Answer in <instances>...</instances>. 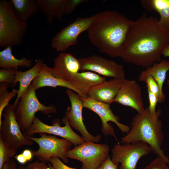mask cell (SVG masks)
<instances>
[{
	"mask_svg": "<svg viewBox=\"0 0 169 169\" xmlns=\"http://www.w3.org/2000/svg\"><path fill=\"white\" fill-rule=\"evenodd\" d=\"M169 43V34L159 26L158 19L144 13L132 21L120 57L146 68L162 60V52Z\"/></svg>",
	"mask_w": 169,
	"mask_h": 169,
	"instance_id": "1",
	"label": "cell"
},
{
	"mask_svg": "<svg viewBox=\"0 0 169 169\" xmlns=\"http://www.w3.org/2000/svg\"><path fill=\"white\" fill-rule=\"evenodd\" d=\"M94 16L87 31L90 42L100 52L120 57L132 21L114 10L102 11Z\"/></svg>",
	"mask_w": 169,
	"mask_h": 169,
	"instance_id": "2",
	"label": "cell"
},
{
	"mask_svg": "<svg viewBox=\"0 0 169 169\" xmlns=\"http://www.w3.org/2000/svg\"><path fill=\"white\" fill-rule=\"evenodd\" d=\"M161 114L159 109L155 115L152 114L148 107L142 113L136 115L132 118L129 132L121 138L120 143L144 142L151 147L154 154L169 164V158L161 148L164 137L162 122L159 119Z\"/></svg>",
	"mask_w": 169,
	"mask_h": 169,
	"instance_id": "3",
	"label": "cell"
},
{
	"mask_svg": "<svg viewBox=\"0 0 169 169\" xmlns=\"http://www.w3.org/2000/svg\"><path fill=\"white\" fill-rule=\"evenodd\" d=\"M28 30L26 21L20 18L10 1H0V47L22 44Z\"/></svg>",
	"mask_w": 169,
	"mask_h": 169,
	"instance_id": "4",
	"label": "cell"
},
{
	"mask_svg": "<svg viewBox=\"0 0 169 169\" xmlns=\"http://www.w3.org/2000/svg\"><path fill=\"white\" fill-rule=\"evenodd\" d=\"M35 91L31 84L21 97L15 109L16 117L22 131L25 132L32 125L37 112L49 115L57 112L54 105L47 106L41 103Z\"/></svg>",
	"mask_w": 169,
	"mask_h": 169,
	"instance_id": "5",
	"label": "cell"
},
{
	"mask_svg": "<svg viewBox=\"0 0 169 169\" xmlns=\"http://www.w3.org/2000/svg\"><path fill=\"white\" fill-rule=\"evenodd\" d=\"M38 137L27 136L35 142L39 146L36 151H32L33 156L40 161L46 163L51 157H56L61 159L64 162L67 163L66 154L73 144L65 139H59L45 133H39Z\"/></svg>",
	"mask_w": 169,
	"mask_h": 169,
	"instance_id": "6",
	"label": "cell"
},
{
	"mask_svg": "<svg viewBox=\"0 0 169 169\" xmlns=\"http://www.w3.org/2000/svg\"><path fill=\"white\" fill-rule=\"evenodd\" d=\"M95 142H85L80 145L75 146L68 152L67 157L81 162V169H95L109 156L110 148L106 144Z\"/></svg>",
	"mask_w": 169,
	"mask_h": 169,
	"instance_id": "7",
	"label": "cell"
},
{
	"mask_svg": "<svg viewBox=\"0 0 169 169\" xmlns=\"http://www.w3.org/2000/svg\"><path fill=\"white\" fill-rule=\"evenodd\" d=\"M3 112L4 120L0 126V137L9 146L16 151L23 146H32L33 141L22 133L13 104L9 103Z\"/></svg>",
	"mask_w": 169,
	"mask_h": 169,
	"instance_id": "8",
	"label": "cell"
},
{
	"mask_svg": "<svg viewBox=\"0 0 169 169\" xmlns=\"http://www.w3.org/2000/svg\"><path fill=\"white\" fill-rule=\"evenodd\" d=\"M151 151V147L146 143L139 141L135 143H118L111 150V160L120 165L118 169H136L139 159Z\"/></svg>",
	"mask_w": 169,
	"mask_h": 169,
	"instance_id": "9",
	"label": "cell"
},
{
	"mask_svg": "<svg viewBox=\"0 0 169 169\" xmlns=\"http://www.w3.org/2000/svg\"><path fill=\"white\" fill-rule=\"evenodd\" d=\"M94 17V15L88 17H78L63 28L52 38L51 47L61 52L66 50L70 47L77 44L79 36L82 32L87 31Z\"/></svg>",
	"mask_w": 169,
	"mask_h": 169,
	"instance_id": "10",
	"label": "cell"
},
{
	"mask_svg": "<svg viewBox=\"0 0 169 169\" xmlns=\"http://www.w3.org/2000/svg\"><path fill=\"white\" fill-rule=\"evenodd\" d=\"M80 98L83 102L84 107L93 111L100 117L102 122L101 130L104 135L111 136L118 141L114 129L111 124L108 123L109 121L115 123L123 133L127 134L129 132L130 127L120 122L119 117L113 113L109 104L88 97L80 96Z\"/></svg>",
	"mask_w": 169,
	"mask_h": 169,
	"instance_id": "11",
	"label": "cell"
},
{
	"mask_svg": "<svg viewBox=\"0 0 169 169\" xmlns=\"http://www.w3.org/2000/svg\"><path fill=\"white\" fill-rule=\"evenodd\" d=\"M80 71H90L104 77L125 79L123 65L95 54L79 59Z\"/></svg>",
	"mask_w": 169,
	"mask_h": 169,
	"instance_id": "12",
	"label": "cell"
},
{
	"mask_svg": "<svg viewBox=\"0 0 169 169\" xmlns=\"http://www.w3.org/2000/svg\"><path fill=\"white\" fill-rule=\"evenodd\" d=\"M66 93L70 100L71 106L67 109L64 117L71 127L80 132L85 142H99L101 136L100 135L94 136L90 134L83 123L82 116L83 104L80 96L70 89H67Z\"/></svg>",
	"mask_w": 169,
	"mask_h": 169,
	"instance_id": "13",
	"label": "cell"
},
{
	"mask_svg": "<svg viewBox=\"0 0 169 169\" xmlns=\"http://www.w3.org/2000/svg\"><path fill=\"white\" fill-rule=\"evenodd\" d=\"M62 121L64 126H61L57 123L49 125L42 122L35 116L33 123L24 134L32 136L36 133H45L60 136L71 141L75 146L80 145L85 142L82 137L78 135L72 130L68 121L64 117Z\"/></svg>",
	"mask_w": 169,
	"mask_h": 169,
	"instance_id": "14",
	"label": "cell"
},
{
	"mask_svg": "<svg viewBox=\"0 0 169 169\" xmlns=\"http://www.w3.org/2000/svg\"><path fill=\"white\" fill-rule=\"evenodd\" d=\"M46 68L54 77L70 83L79 72L80 65L79 59L72 54L61 52L54 59L53 67L46 65Z\"/></svg>",
	"mask_w": 169,
	"mask_h": 169,
	"instance_id": "15",
	"label": "cell"
},
{
	"mask_svg": "<svg viewBox=\"0 0 169 169\" xmlns=\"http://www.w3.org/2000/svg\"><path fill=\"white\" fill-rule=\"evenodd\" d=\"M114 102L131 107L139 114L145 110L141 87L135 80L125 79Z\"/></svg>",
	"mask_w": 169,
	"mask_h": 169,
	"instance_id": "16",
	"label": "cell"
},
{
	"mask_svg": "<svg viewBox=\"0 0 169 169\" xmlns=\"http://www.w3.org/2000/svg\"><path fill=\"white\" fill-rule=\"evenodd\" d=\"M125 79L113 78L95 86L90 90L87 96L110 105L114 102Z\"/></svg>",
	"mask_w": 169,
	"mask_h": 169,
	"instance_id": "17",
	"label": "cell"
},
{
	"mask_svg": "<svg viewBox=\"0 0 169 169\" xmlns=\"http://www.w3.org/2000/svg\"><path fill=\"white\" fill-rule=\"evenodd\" d=\"M169 71V60L162 59L152 65L147 67L140 73L138 80L144 82L147 77L152 76L157 83L160 90V96L158 102L162 103L165 100V95L163 92V87L166 79V73Z\"/></svg>",
	"mask_w": 169,
	"mask_h": 169,
	"instance_id": "18",
	"label": "cell"
},
{
	"mask_svg": "<svg viewBox=\"0 0 169 169\" xmlns=\"http://www.w3.org/2000/svg\"><path fill=\"white\" fill-rule=\"evenodd\" d=\"M39 10L51 24L54 19L61 20L63 17L68 14L69 0H36Z\"/></svg>",
	"mask_w": 169,
	"mask_h": 169,
	"instance_id": "19",
	"label": "cell"
},
{
	"mask_svg": "<svg viewBox=\"0 0 169 169\" xmlns=\"http://www.w3.org/2000/svg\"><path fill=\"white\" fill-rule=\"evenodd\" d=\"M43 61L39 60L30 69L25 71L17 70L12 87H14L18 82L19 86L17 97L13 105L15 109L19 100L24 93L26 91L31 82L39 74L43 64Z\"/></svg>",
	"mask_w": 169,
	"mask_h": 169,
	"instance_id": "20",
	"label": "cell"
},
{
	"mask_svg": "<svg viewBox=\"0 0 169 169\" xmlns=\"http://www.w3.org/2000/svg\"><path fill=\"white\" fill-rule=\"evenodd\" d=\"M46 66L45 64H43L40 73L31 83L36 90L45 87L56 88L60 86L73 90L81 97H86L81 92L70 83L57 78L52 75L47 70Z\"/></svg>",
	"mask_w": 169,
	"mask_h": 169,
	"instance_id": "21",
	"label": "cell"
},
{
	"mask_svg": "<svg viewBox=\"0 0 169 169\" xmlns=\"http://www.w3.org/2000/svg\"><path fill=\"white\" fill-rule=\"evenodd\" d=\"M106 81L105 77L90 71L79 72L70 83L81 92L86 97L93 87Z\"/></svg>",
	"mask_w": 169,
	"mask_h": 169,
	"instance_id": "22",
	"label": "cell"
},
{
	"mask_svg": "<svg viewBox=\"0 0 169 169\" xmlns=\"http://www.w3.org/2000/svg\"><path fill=\"white\" fill-rule=\"evenodd\" d=\"M141 2L146 9L155 11L159 14L158 24L169 34V0H144Z\"/></svg>",
	"mask_w": 169,
	"mask_h": 169,
	"instance_id": "23",
	"label": "cell"
},
{
	"mask_svg": "<svg viewBox=\"0 0 169 169\" xmlns=\"http://www.w3.org/2000/svg\"><path fill=\"white\" fill-rule=\"evenodd\" d=\"M33 61L25 57L16 58L12 54V47L8 46L0 52V67L5 69H18V67L30 68L32 66Z\"/></svg>",
	"mask_w": 169,
	"mask_h": 169,
	"instance_id": "24",
	"label": "cell"
},
{
	"mask_svg": "<svg viewBox=\"0 0 169 169\" xmlns=\"http://www.w3.org/2000/svg\"><path fill=\"white\" fill-rule=\"evenodd\" d=\"M19 17L27 21L34 16L39 10L36 0H10Z\"/></svg>",
	"mask_w": 169,
	"mask_h": 169,
	"instance_id": "25",
	"label": "cell"
},
{
	"mask_svg": "<svg viewBox=\"0 0 169 169\" xmlns=\"http://www.w3.org/2000/svg\"><path fill=\"white\" fill-rule=\"evenodd\" d=\"M10 85V84L6 82L0 83V126L2 121L1 118L3 111L10 100L18 93V90L15 89H13L10 92L8 91V89Z\"/></svg>",
	"mask_w": 169,
	"mask_h": 169,
	"instance_id": "26",
	"label": "cell"
},
{
	"mask_svg": "<svg viewBox=\"0 0 169 169\" xmlns=\"http://www.w3.org/2000/svg\"><path fill=\"white\" fill-rule=\"evenodd\" d=\"M16 152L0 137V169H2L6 162L16 155Z\"/></svg>",
	"mask_w": 169,
	"mask_h": 169,
	"instance_id": "27",
	"label": "cell"
},
{
	"mask_svg": "<svg viewBox=\"0 0 169 169\" xmlns=\"http://www.w3.org/2000/svg\"><path fill=\"white\" fill-rule=\"evenodd\" d=\"M18 69H0V83L6 82L13 84L15 78L16 73Z\"/></svg>",
	"mask_w": 169,
	"mask_h": 169,
	"instance_id": "28",
	"label": "cell"
},
{
	"mask_svg": "<svg viewBox=\"0 0 169 169\" xmlns=\"http://www.w3.org/2000/svg\"><path fill=\"white\" fill-rule=\"evenodd\" d=\"M167 164L163 159L158 156L143 169H169Z\"/></svg>",
	"mask_w": 169,
	"mask_h": 169,
	"instance_id": "29",
	"label": "cell"
},
{
	"mask_svg": "<svg viewBox=\"0 0 169 169\" xmlns=\"http://www.w3.org/2000/svg\"><path fill=\"white\" fill-rule=\"evenodd\" d=\"M47 164L51 169H77L69 167L64 164L58 157L50 158Z\"/></svg>",
	"mask_w": 169,
	"mask_h": 169,
	"instance_id": "30",
	"label": "cell"
},
{
	"mask_svg": "<svg viewBox=\"0 0 169 169\" xmlns=\"http://www.w3.org/2000/svg\"><path fill=\"white\" fill-rule=\"evenodd\" d=\"M145 82L146 84L147 89L156 95L159 98L160 94L159 87L153 78L151 76H148Z\"/></svg>",
	"mask_w": 169,
	"mask_h": 169,
	"instance_id": "31",
	"label": "cell"
},
{
	"mask_svg": "<svg viewBox=\"0 0 169 169\" xmlns=\"http://www.w3.org/2000/svg\"><path fill=\"white\" fill-rule=\"evenodd\" d=\"M147 91L149 101L148 107L151 113L153 115H155L156 112V106L157 103L158 102L159 98L149 90L147 89Z\"/></svg>",
	"mask_w": 169,
	"mask_h": 169,
	"instance_id": "32",
	"label": "cell"
},
{
	"mask_svg": "<svg viewBox=\"0 0 169 169\" xmlns=\"http://www.w3.org/2000/svg\"><path fill=\"white\" fill-rule=\"evenodd\" d=\"M25 169H51L46 163L35 161L29 163Z\"/></svg>",
	"mask_w": 169,
	"mask_h": 169,
	"instance_id": "33",
	"label": "cell"
},
{
	"mask_svg": "<svg viewBox=\"0 0 169 169\" xmlns=\"http://www.w3.org/2000/svg\"><path fill=\"white\" fill-rule=\"evenodd\" d=\"M118 166L112 161L109 155L107 159L95 169H118Z\"/></svg>",
	"mask_w": 169,
	"mask_h": 169,
	"instance_id": "34",
	"label": "cell"
},
{
	"mask_svg": "<svg viewBox=\"0 0 169 169\" xmlns=\"http://www.w3.org/2000/svg\"><path fill=\"white\" fill-rule=\"evenodd\" d=\"M87 1L86 0H69L68 7V14L71 13L78 6Z\"/></svg>",
	"mask_w": 169,
	"mask_h": 169,
	"instance_id": "35",
	"label": "cell"
},
{
	"mask_svg": "<svg viewBox=\"0 0 169 169\" xmlns=\"http://www.w3.org/2000/svg\"><path fill=\"white\" fill-rule=\"evenodd\" d=\"M17 168L16 162L12 158L6 162L2 169H17Z\"/></svg>",
	"mask_w": 169,
	"mask_h": 169,
	"instance_id": "36",
	"label": "cell"
},
{
	"mask_svg": "<svg viewBox=\"0 0 169 169\" xmlns=\"http://www.w3.org/2000/svg\"><path fill=\"white\" fill-rule=\"evenodd\" d=\"M22 153L28 161H31L33 156V151L29 149L24 150Z\"/></svg>",
	"mask_w": 169,
	"mask_h": 169,
	"instance_id": "37",
	"label": "cell"
},
{
	"mask_svg": "<svg viewBox=\"0 0 169 169\" xmlns=\"http://www.w3.org/2000/svg\"><path fill=\"white\" fill-rule=\"evenodd\" d=\"M14 157L19 163L22 165H24L28 161L22 153L16 155Z\"/></svg>",
	"mask_w": 169,
	"mask_h": 169,
	"instance_id": "38",
	"label": "cell"
},
{
	"mask_svg": "<svg viewBox=\"0 0 169 169\" xmlns=\"http://www.w3.org/2000/svg\"><path fill=\"white\" fill-rule=\"evenodd\" d=\"M162 55L164 57H169V43L163 49L162 52Z\"/></svg>",
	"mask_w": 169,
	"mask_h": 169,
	"instance_id": "39",
	"label": "cell"
},
{
	"mask_svg": "<svg viewBox=\"0 0 169 169\" xmlns=\"http://www.w3.org/2000/svg\"><path fill=\"white\" fill-rule=\"evenodd\" d=\"M25 166H19L18 167L17 169H25Z\"/></svg>",
	"mask_w": 169,
	"mask_h": 169,
	"instance_id": "40",
	"label": "cell"
},
{
	"mask_svg": "<svg viewBox=\"0 0 169 169\" xmlns=\"http://www.w3.org/2000/svg\"><path fill=\"white\" fill-rule=\"evenodd\" d=\"M167 84L168 87V88L169 89V78H168V79L167 81Z\"/></svg>",
	"mask_w": 169,
	"mask_h": 169,
	"instance_id": "41",
	"label": "cell"
}]
</instances>
